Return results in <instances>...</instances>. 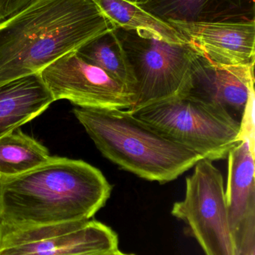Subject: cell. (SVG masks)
<instances>
[{
    "mask_svg": "<svg viewBox=\"0 0 255 255\" xmlns=\"http://www.w3.org/2000/svg\"><path fill=\"white\" fill-rule=\"evenodd\" d=\"M112 190L101 171L87 162L50 157L25 173L0 177V225L88 221L105 206Z\"/></svg>",
    "mask_w": 255,
    "mask_h": 255,
    "instance_id": "cell-1",
    "label": "cell"
},
{
    "mask_svg": "<svg viewBox=\"0 0 255 255\" xmlns=\"http://www.w3.org/2000/svg\"><path fill=\"white\" fill-rule=\"evenodd\" d=\"M114 30L94 0H32L0 22V85Z\"/></svg>",
    "mask_w": 255,
    "mask_h": 255,
    "instance_id": "cell-2",
    "label": "cell"
},
{
    "mask_svg": "<svg viewBox=\"0 0 255 255\" xmlns=\"http://www.w3.org/2000/svg\"><path fill=\"white\" fill-rule=\"evenodd\" d=\"M73 112L105 157L144 179L170 182L202 159L125 109L76 107Z\"/></svg>",
    "mask_w": 255,
    "mask_h": 255,
    "instance_id": "cell-3",
    "label": "cell"
},
{
    "mask_svg": "<svg viewBox=\"0 0 255 255\" xmlns=\"http://www.w3.org/2000/svg\"><path fill=\"white\" fill-rule=\"evenodd\" d=\"M130 113L211 161L227 157L242 140L241 124L223 109L187 96L156 102Z\"/></svg>",
    "mask_w": 255,
    "mask_h": 255,
    "instance_id": "cell-4",
    "label": "cell"
},
{
    "mask_svg": "<svg viewBox=\"0 0 255 255\" xmlns=\"http://www.w3.org/2000/svg\"><path fill=\"white\" fill-rule=\"evenodd\" d=\"M125 52L135 79L133 112L183 94L200 55L190 43L164 41L144 31L113 30Z\"/></svg>",
    "mask_w": 255,
    "mask_h": 255,
    "instance_id": "cell-5",
    "label": "cell"
},
{
    "mask_svg": "<svg viewBox=\"0 0 255 255\" xmlns=\"http://www.w3.org/2000/svg\"><path fill=\"white\" fill-rule=\"evenodd\" d=\"M172 214L184 222L205 255H236L228 218L226 189L221 172L202 158L186 178L185 196L175 202Z\"/></svg>",
    "mask_w": 255,
    "mask_h": 255,
    "instance_id": "cell-6",
    "label": "cell"
},
{
    "mask_svg": "<svg viewBox=\"0 0 255 255\" xmlns=\"http://www.w3.org/2000/svg\"><path fill=\"white\" fill-rule=\"evenodd\" d=\"M118 249V236L100 222L32 227L0 225V255H95Z\"/></svg>",
    "mask_w": 255,
    "mask_h": 255,
    "instance_id": "cell-7",
    "label": "cell"
},
{
    "mask_svg": "<svg viewBox=\"0 0 255 255\" xmlns=\"http://www.w3.org/2000/svg\"><path fill=\"white\" fill-rule=\"evenodd\" d=\"M39 74L55 101L68 100L85 109L128 110L133 106V95L124 85L84 61L76 51L55 60Z\"/></svg>",
    "mask_w": 255,
    "mask_h": 255,
    "instance_id": "cell-8",
    "label": "cell"
},
{
    "mask_svg": "<svg viewBox=\"0 0 255 255\" xmlns=\"http://www.w3.org/2000/svg\"><path fill=\"white\" fill-rule=\"evenodd\" d=\"M228 218L236 255H255V142L244 138L228 155Z\"/></svg>",
    "mask_w": 255,
    "mask_h": 255,
    "instance_id": "cell-9",
    "label": "cell"
},
{
    "mask_svg": "<svg viewBox=\"0 0 255 255\" xmlns=\"http://www.w3.org/2000/svg\"><path fill=\"white\" fill-rule=\"evenodd\" d=\"M254 67L218 65L200 55L187 89L180 95L217 106L241 125L255 95Z\"/></svg>",
    "mask_w": 255,
    "mask_h": 255,
    "instance_id": "cell-10",
    "label": "cell"
},
{
    "mask_svg": "<svg viewBox=\"0 0 255 255\" xmlns=\"http://www.w3.org/2000/svg\"><path fill=\"white\" fill-rule=\"evenodd\" d=\"M169 24L199 52L218 65L255 64V19L227 22Z\"/></svg>",
    "mask_w": 255,
    "mask_h": 255,
    "instance_id": "cell-11",
    "label": "cell"
},
{
    "mask_svg": "<svg viewBox=\"0 0 255 255\" xmlns=\"http://www.w3.org/2000/svg\"><path fill=\"white\" fill-rule=\"evenodd\" d=\"M137 4L166 22H236L255 19V0H142Z\"/></svg>",
    "mask_w": 255,
    "mask_h": 255,
    "instance_id": "cell-12",
    "label": "cell"
},
{
    "mask_svg": "<svg viewBox=\"0 0 255 255\" xmlns=\"http://www.w3.org/2000/svg\"><path fill=\"white\" fill-rule=\"evenodd\" d=\"M55 102L39 73L0 85V137L41 115Z\"/></svg>",
    "mask_w": 255,
    "mask_h": 255,
    "instance_id": "cell-13",
    "label": "cell"
},
{
    "mask_svg": "<svg viewBox=\"0 0 255 255\" xmlns=\"http://www.w3.org/2000/svg\"><path fill=\"white\" fill-rule=\"evenodd\" d=\"M114 29L148 31L164 41L177 44L188 43L169 22L159 19L125 0H94Z\"/></svg>",
    "mask_w": 255,
    "mask_h": 255,
    "instance_id": "cell-14",
    "label": "cell"
},
{
    "mask_svg": "<svg viewBox=\"0 0 255 255\" xmlns=\"http://www.w3.org/2000/svg\"><path fill=\"white\" fill-rule=\"evenodd\" d=\"M76 52L84 61L99 67L121 82L133 97L134 77L125 52L113 30L88 42Z\"/></svg>",
    "mask_w": 255,
    "mask_h": 255,
    "instance_id": "cell-15",
    "label": "cell"
},
{
    "mask_svg": "<svg viewBox=\"0 0 255 255\" xmlns=\"http://www.w3.org/2000/svg\"><path fill=\"white\" fill-rule=\"evenodd\" d=\"M49 150L19 129L0 137V177L28 172L49 160Z\"/></svg>",
    "mask_w": 255,
    "mask_h": 255,
    "instance_id": "cell-16",
    "label": "cell"
},
{
    "mask_svg": "<svg viewBox=\"0 0 255 255\" xmlns=\"http://www.w3.org/2000/svg\"><path fill=\"white\" fill-rule=\"evenodd\" d=\"M32 0H0V22Z\"/></svg>",
    "mask_w": 255,
    "mask_h": 255,
    "instance_id": "cell-17",
    "label": "cell"
},
{
    "mask_svg": "<svg viewBox=\"0 0 255 255\" xmlns=\"http://www.w3.org/2000/svg\"><path fill=\"white\" fill-rule=\"evenodd\" d=\"M95 255H135L133 254H126V253H122L118 249L116 250H110V251L105 252V253H100Z\"/></svg>",
    "mask_w": 255,
    "mask_h": 255,
    "instance_id": "cell-18",
    "label": "cell"
},
{
    "mask_svg": "<svg viewBox=\"0 0 255 255\" xmlns=\"http://www.w3.org/2000/svg\"><path fill=\"white\" fill-rule=\"evenodd\" d=\"M125 1H130V2L131 3H136V4H137V3H139V1H142V0H125Z\"/></svg>",
    "mask_w": 255,
    "mask_h": 255,
    "instance_id": "cell-19",
    "label": "cell"
}]
</instances>
